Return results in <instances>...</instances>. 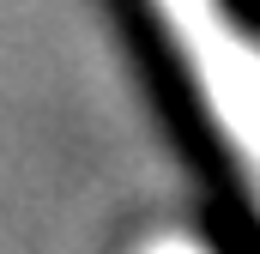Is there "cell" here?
<instances>
[{"instance_id":"obj_1","label":"cell","mask_w":260,"mask_h":254,"mask_svg":"<svg viewBox=\"0 0 260 254\" xmlns=\"http://www.w3.org/2000/svg\"><path fill=\"white\" fill-rule=\"evenodd\" d=\"M164 43L200 133L260 218V18L242 0H133Z\"/></svg>"}]
</instances>
